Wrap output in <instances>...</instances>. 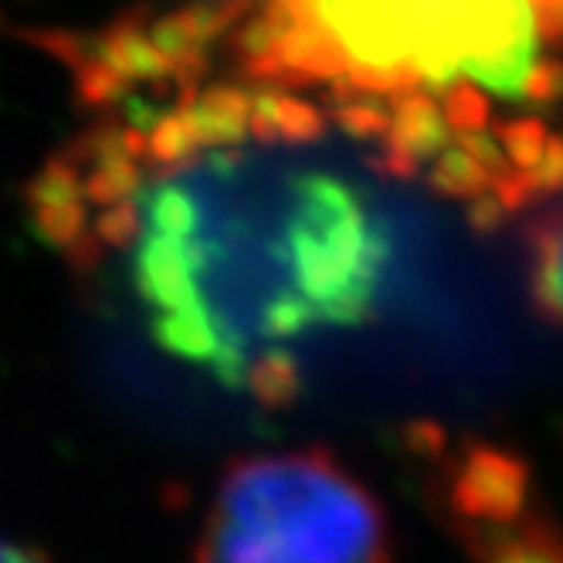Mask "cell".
<instances>
[{"label":"cell","instance_id":"obj_1","mask_svg":"<svg viewBox=\"0 0 563 563\" xmlns=\"http://www.w3.org/2000/svg\"><path fill=\"white\" fill-rule=\"evenodd\" d=\"M316 106L265 82L180 99L58 164L37 221L78 265L119 258L156 346L286 408L299 353L374 312L387 249L364 200L296 146Z\"/></svg>","mask_w":563,"mask_h":563},{"label":"cell","instance_id":"obj_2","mask_svg":"<svg viewBox=\"0 0 563 563\" xmlns=\"http://www.w3.org/2000/svg\"><path fill=\"white\" fill-rule=\"evenodd\" d=\"M252 68L371 115H428L434 89H506L527 71L540 0H265Z\"/></svg>","mask_w":563,"mask_h":563},{"label":"cell","instance_id":"obj_3","mask_svg":"<svg viewBox=\"0 0 563 563\" xmlns=\"http://www.w3.org/2000/svg\"><path fill=\"white\" fill-rule=\"evenodd\" d=\"M380 499L327 449L234 459L200 519L194 563H390Z\"/></svg>","mask_w":563,"mask_h":563},{"label":"cell","instance_id":"obj_4","mask_svg":"<svg viewBox=\"0 0 563 563\" xmlns=\"http://www.w3.org/2000/svg\"><path fill=\"white\" fill-rule=\"evenodd\" d=\"M434 496L478 563H563V527L533 506L530 472L506 449L438 445Z\"/></svg>","mask_w":563,"mask_h":563},{"label":"cell","instance_id":"obj_5","mask_svg":"<svg viewBox=\"0 0 563 563\" xmlns=\"http://www.w3.org/2000/svg\"><path fill=\"white\" fill-rule=\"evenodd\" d=\"M164 8H174L164 21L140 24L136 31L150 34L159 45H174L177 52L205 55L208 42L231 27H241L262 11L265 0H159Z\"/></svg>","mask_w":563,"mask_h":563},{"label":"cell","instance_id":"obj_6","mask_svg":"<svg viewBox=\"0 0 563 563\" xmlns=\"http://www.w3.org/2000/svg\"><path fill=\"white\" fill-rule=\"evenodd\" d=\"M533 289L543 312L563 327V211L540 231L533 252Z\"/></svg>","mask_w":563,"mask_h":563},{"label":"cell","instance_id":"obj_7","mask_svg":"<svg viewBox=\"0 0 563 563\" xmlns=\"http://www.w3.org/2000/svg\"><path fill=\"white\" fill-rule=\"evenodd\" d=\"M0 563H52L48 556H42L31 547L11 543V540H0Z\"/></svg>","mask_w":563,"mask_h":563}]
</instances>
